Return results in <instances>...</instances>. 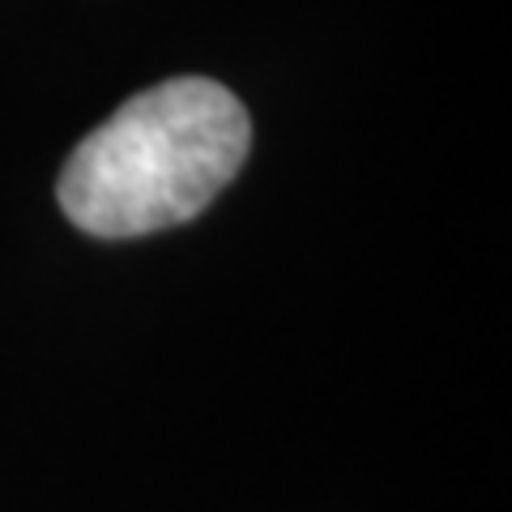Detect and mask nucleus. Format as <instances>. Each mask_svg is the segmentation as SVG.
I'll use <instances>...</instances> for the list:
<instances>
[{
	"label": "nucleus",
	"mask_w": 512,
	"mask_h": 512,
	"mask_svg": "<svg viewBox=\"0 0 512 512\" xmlns=\"http://www.w3.org/2000/svg\"><path fill=\"white\" fill-rule=\"evenodd\" d=\"M248 146L252 120L227 86L171 77L77 141L56 197L86 235H154L197 218L239 175Z\"/></svg>",
	"instance_id": "nucleus-1"
}]
</instances>
